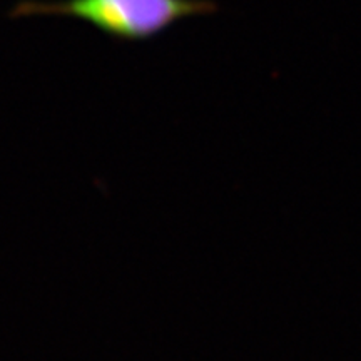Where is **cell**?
I'll list each match as a JSON object with an SVG mask.
<instances>
[{"label":"cell","instance_id":"obj_1","mask_svg":"<svg viewBox=\"0 0 361 361\" xmlns=\"http://www.w3.org/2000/svg\"><path fill=\"white\" fill-rule=\"evenodd\" d=\"M213 0H27L13 16L72 17L119 42H144L189 17L218 12Z\"/></svg>","mask_w":361,"mask_h":361}]
</instances>
